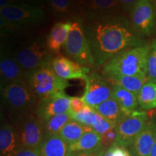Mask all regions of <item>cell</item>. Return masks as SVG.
<instances>
[{"mask_svg": "<svg viewBox=\"0 0 156 156\" xmlns=\"http://www.w3.org/2000/svg\"><path fill=\"white\" fill-rule=\"evenodd\" d=\"M15 156H41L40 151L31 149L20 150Z\"/></svg>", "mask_w": 156, "mask_h": 156, "instance_id": "cell-35", "label": "cell"}, {"mask_svg": "<svg viewBox=\"0 0 156 156\" xmlns=\"http://www.w3.org/2000/svg\"><path fill=\"white\" fill-rule=\"evenodd\" d=\"M91 127L95 132L102 135L112 129L116 127V125L102 115L95 112L93 117Z\"/></svg>", "mask_w": 156, "mask_h": 156, "instance_id": "cell-28", "label": "cell"}, {"mask_svg": "<svg viewBox=\"0 0 156 156\" xmlns=\"http://www.w3.org/2000/svg\"><path fill=\"white\" fill-rule=\"evenodd\" d=\"M122 5L119 0H90L81 18L83 20L108 19L121 16Z\"/></svg>", "mask_w": 156, "mask_h": 156, "instance_id": "cell-15", "label": "cell"}, {"mask_svg": "<svg viewBox=\"0 0 156 156\" xmlns=\"http://www.w3.org/2000/svg\"><path fill=\"white\" fill-rule=\"evenodd\" d=\"M90 0H72L75 13L83 16Z\"/></svg>", "mask_w": 156, "mask_h": 156, "instance_id": "cell-33", "label": "cell"}, {"mask_svg": "<svg viewBox=\"0 0 156 156\" xmlns=\"http://www.w3.org/2000/svg\"><path fill=\"white\" fill-rule=\"evenodd\" d=\"M93 130L90 126H87L71 120L64 126L59 135L69 145L77 142L87 132Z\"/></svg>", "mask_w": 156, "mask_h": 156, "instance_id": "cell-24", "label": "cell"}, {"mask_svg": "<svg viewBox=\"0 0 156 156\" xmlns=\"http://www.w3.org/2000/svg\"><path fill=\"white\" fill-rule=\"evenodd\" d=\"M112 156H132L129 150L116 144L112 146Z\"/></svg>", "mask_w": 156, "mask_h": 156, "instance_id": "cell-34", "label": "cell"}, {"mask_svg": "<svg viewBox=\"0 0 156 156\" xmlns=\"http://www.w3.org/2000/svg\"><path fill=\"white\" fill-rule=\"evenodd\" d=\"M13 56L25 74L38 68L51 65L53 54L50 53L46 40L42 37L29 39L12 50Z\"/></svg>", "mask_w": 156, "mask_h": 156, "instance_id": "cell-4", "label": "cell"}, {"mask_svg": "<svg viewBox=\"0 0 156 156\" xmlns=\"http://www.w3.org/2000/svg\"><path fill=\"white\" fill-rule=\"evenodd\" d=\"M70 101L71 97L64 93L38 100L35 114L43 122L46 123L54 116L69 112Z\"/></svg>", "mask_w": 156, "mask_h": 156, "instance_id": "cell-11", "label": "cell"}, {"mask_svg": "<svg viewBox=\"0 0 156 156\" xmlns=\"http://www.w3.org/2000/svg\"><path fill=\"white\" fill-rule=\"evenodd\" d=\"M51 67L56 75L64 80L72 79H86L90 67L77 63L69 57L58 55L54 58Z\"/></svg>", "mask_w": 156, "mask_h": 156, "instance_id": "cell-14", "label": "cell"}, {"mask_svg": "<svg viewBox=\"0 0 156 156\" xmlns=\"http://www.w3.org/2000/svg\"><path fill=\"white\" fill-rule=\"evenodd\" d=\"M85 80L86 86L82 98L87 106L94 108L112 98L113 85L103 75L93 72L87 75Z\"/></svg>", "mask_w": 156, "mask_h": 156, "instance_id": "cell-10", "label": "cell"}, {"mask_svg": "<svg viewBox=\"0 0 156 156\" xmlns=\"http://www.w3.org/2000/svg\"><path fill=\"white\" fill-rule=\"evenodd\" d=\"M20 151L16 129L7 122L0 128V156H15Z\"/></svg>", "mask_w": 156, "mask_h": 156, "instance_id": "cell-18", "label": "cell"}, {"mask_svg": "<svg viewBox=\"0 0 156 156\" xmlns=\"http://www.w3.org/2000/svg\"><path fill=\"white\" fill-rule=\"evenodd\" d=\"M87 105L84 102L82 98L78 97H71L70 101L69 113H77L83 111Z\"/></svg>", "mask_w": 156, "mask_h": 156, "instance_id": "cell-32", "label": "cell"}, {"mask_svg": "<svg viewBox=\"0 0 156 156\" xmlns=\"http://www.w3.org/2000/svg\"><path fill=\"white\" fill-rule=\"evenodd\" d=\"M103 156H112V147L106 150Z\"/></svg>", "mask_w": 156, "mask_h": 156, "instance_id": "cell-40", "label": "cell"}, {"mask_svg": "<svg viewBox=\"0 0 156 156\" xmlns=\"http://www.w3.org/2000/svg\"><path fill=\"white\" fill-rule=\"evenodd\" d=\"M137 100L142 109L156 108V83L148 80L138 93Z\"/></svg>", "mask_w": 156, "mask_h": 156, "instance_id": "cell-25", "label": "cell"}, {"mask_svg": "<svg viewBox=\"0 0 156 156\" xmlns=\"http://www.w3.org/2000/svg\"><path fill=\"white\" fill-rule=\"evenodd\" d=\"M40 154L41 156H69V145L59 134L46 136Z\"/></svg>", "mask_w": 156, "mask_h": 156, "instance_id": "cell-20", "label": "cell"}, {"mask_svg": "<svg viewBox=\"0 0 156 156\" xmlns=\"http://www.w3.org/2000/svg\"><path fill=\"white\" fill-rule=\"evenodd\" d=\"M1 87L13 82L25 81L26 74L13 56L9 47L2 45L0 59Z\"/></svg>", "mask_w": 156, "mask_h": 156, "instance_id": "cell-12", "label": "cell"}, {"mask_svg": "<svg viewBox=\"0 0 156 156\" xmlns=\"http://www.w3.org/2000/svg\"><path fill=\"white\" fill-rule=\"evenodd\" d=\"M71 120L69 112L58 114L51 118L45 123L46 136L59 134L64 126Z\"/></svg>", "mask_w": 156, "mask_h": 156, "instance_id": "cell-27", "label": "cell"}, {"mask_svg": "<svg viewBox=\"0 0 156 156\" xmlns=\"http://www.w3.org/2000/svg\"><path fill=\"white\" fill-rule=\"evenodd\" d=\"M106 150H101L99 151L90 152V153H72L69 156H103Z\"/></svg>", "mask_w": 156, "mask_h": 156, "instance_id": "cell-37", "label": "cell"}, {"mask_svg": "<svg viewBox=\"0 0 156 156\" xmlns=\"http://www.w3.org/2000/svg\"><path fill=\"white\" fill-rule=\"evenodd\" d=\"M122 5V9L126 11H132L134 5L137 0H119Z\"/></svg>", "mask_w": 156, "mask_h": 156, "instance_id": "cell-36", "label": "cell"}, {"mask_svg": "<svg viewBox=\"0 0 156 156\" xmlns=\"http://www.w3.org/2000/svg\"><path fill=\"white\" fill-rule=\"evenodd\" d=\"M112 98L116 101L127 116L135 112L136 107L139 105L137 95L116 85H113Z\"/></svg>", "mask_w": 156, "mask_h": 156, "instance_id": "cell-21", "label": "cell"}, {"mask_svg": "<svg viewBox=\"0 0 156 156\" xmlns=\"http://www.w3.org/2000/svg\"><path fill=\"white\" fill-rule=\"evenodd\" d=\"M63 47L65 54L72 60L85 67H95L80 17L72 22L69 36Z\"/></svg>", "mask_w": 156, "mask_h": 156, "instance_id": "cell-6", "label": "cell"}, {"mask_svg": "<svg viewBox=\"0 0 156 156\" xmlns=\"http://www.w3.org/2000/svg\"><path fill=\"white\" fill-rule=\"evenodd\" d=\"M29 1H30L33 5L37 6V5H41L43 2H44L45 0H29Z\"/></svg>", "mask_w": 156, "mask_h": 156, "instance_id": "cell-38", "label": "cell"}, {"mask_svg": "<svg viewBox=\"0 0 156 156\" xmlns=\"http://www.w3.org/2000/svg\"><path fill=\"white\" fill-rule=\"evenodd\" d=\"M1 98L10 124L14 126L35 114L38 101L26 81L13 82L1 87Z\"/></svg>", "mask_w": 156, "mask_h": 156, "instance_id": "cell-2", "label": "cell"}, {"mask_svg": "<svg viewBox=\"0 0 156 156\" xmlns=\"http://www.w3.org/2000/svg\"><path fill=\"white\" fill-rule=\"evenodd\" d=\"M117 132L116 127L113 128L109 131L101 135V144L104 150H108L112 146L116 143Z\"/></svg>", "mask_w": 156, "mask_h": 156, "instance_id": "cell-31", "label": "cell"}, {"mask_svg": "<svg viewBox=\"0 0 156 156\" xmlns=\"http://www.w3.org/2000/svg\"><path fill=\"white\" fill-rule=\"evenodd\" d=\"M134 28L146 36H150L154 25L153 7L151 0H137L131 11Z\"/></svg>", "mask_w": 156, "mask_h": 156, "instance_id": "cell-13", "label": "cell"}, {"mask_svg": "<svg viewBox=\"0 0 156 156\" xmlns=\"http://www.w3.org/2000/svg\"><path fill=\"white\" fill-rule=\"evenodd\" d=\"M25 81L38 100L64 93L68 85L67 81L56 75L51 65L38 68L27 73Z\"/></svg>", "mask_w": 156, "mask_h": 156, "instance_id": "cell-5", "label": "cell"}, {"mask_svg": "<svg viewBox=\"0 0 156 156\" xmlns=\"http://www.w3.org/2000/svg\"><path fill=\"white\" fill-rule=\"evenodd\" d=\"M93 109L110 122H112L116 126L121 121H122L127 116L123 112L119 105L112 98L101 103Z\"/></svg>", "mask_w": 156, "mask_h": 156, "instance_id": "cell-22", "label": "cell"}, {"mask_svg": "<svg viewBox=\"0 0 156 156\" xmlns=\"http://www.w3.org/2000/svg\"><path fill=\"white\" fill-rule=\"evenodd\" d=\"M0 17L21 30L41 24L46 19V14L38 6L17 4L0 9Z\"/></svg>", "mask_w": 156, "mask_h": 156, "instance_id": "cell-7", "label": "cell"}, {"mask_svg": "<svg viewBox=\"0 0 156 156\" xmlns=\"http://www.w3.org/2000/svg\"><path fill=\"white\" fill-rule=\"evenodd\" d=\"M121 16L83 20V29L95 67L103 66L122 51L135 46L136 38Z\"/></svg>", "mask_w": 156, "mask_h": 156, "instance_id": "cell-1", "label": "cell"}, {"mask_svg": "<svg viewBox=\"0 0 156 156\" xmlns=\"http://www.w3.org/2000/svg\"><path fill=\"white\" fill-rule=\"evenodd\" d=\"M95 111L93 108L88 106H85V108L81 112L77 113H69L71 119L83 125L90 126L92 125V119L94 116Z\"/></svg>", "mask_w": 156, "mask_h": 156, "instance_id": "cell-29", "label": "cell"}, {"mask_svg": "<svg viewBox=\"0 0 156 156\" xmlns=\"http://www.w3.org/2000/svg\"><path fill=\"white\" fill-rule=\"evenodd\" d=\"M150 156H156V137H155V142H154L153 149H152V151H151V155Z\"/></svg>", "mask_w": 156, "mask_h": 156, "instance_id": "cell-39", "label": "cell"}, {"mask_svg": "<svg viewBox=\"0 0 156 156\" xmlns=\"http://www.w3.org/2000/svg\"><path fill=\"white\" fill-rule=\"evenodd\" d=\"M151 46L129 48L108 60L102 68L106 78L129 75L147 77V58Z\"/></svg>", "mask_w": 156, "mask_h": 156, "instance_id": "cell-3", "label": "cell"}, {"mask_svg": "<svg viewBox=\"0 0 156 156\" xmlns=\"http://www.w3.org/2000/svg\"><path fill=\"white\" fill-rule=\"evenodd\" d=\"M48 7L57 18H64L75 13L72 0H48Z\"/></svg>", "mask_w": 156, "mask_h": 156, "instance_id": "cell-26", "label": "cell"}, {"mask_svg": "<svg viewBox=\"0 0 156 156\" xmlns=\"http://www.w3.org/2000/svg\"><path fill=\"white\" fill-rule=\"evenodd\" d=\"M20 1H22V2H25V3H28V4H31V5H33L32 3L30 2V1H29V0H20Z\"/></svg>", "mask_w": 156, "mask_h": 156, "instance_id": "cell-41", "label": "cell"}, {"mask_svg": "<svg viewBox=\"0 0 156 156\" xmlns=\"http://www.w3.org/2000/svg\"><path fill=\"white\" fill-rule=\"evenodd\" d=\"M148 122L145 112H135L126 116L116 126L117 132L116 145L129 148Z\"/></svg>", "mask_w": 156, "mask_h": 156, "instance_id": "cell-9", "label": "cell"}, {"mask_svg": "<svg viewBox=\"0 0 156 156\" xmlns=\"http://www.w3.org/2000/svg\"><path fill=\"white\" fill-rule=\"evenodd\" d=\"M113 85H116L137 95L143 85L148 81L147 77L122 75L106 78Z\"/></svg>", "mask_w": 156, "mask_h": 156, "instance_id": "cell-23", "label": "cell"}, {"mask_svg": "<svg viewBox=\"0 0 156 156\" xmlns=\"http://www.w3.org/2000/svg\"><path fill=\"white\" fill-rule=\"evenodd\" d=\"M156 137V122L150 121L128 148L132 156H150Z\"/></svg>", "mask_w": 156, "mask_h": 156, "instance_id": "cell-16", "label": "cell"}, {"mask_svg": "<svg viewBox=\"0 0 156 156\" xmlns=\"http://www.w3.org/2000/svg\"><path fill=\"white\" fill-rule=\"evenodd\" d=\"M72 22H58L51 28L46 39V44L50 53L53 55L59 54L62 46L67 41Z\"/></svg>", "mask_w": 156, "mask_h": 156, "instance_id": "cell-17", "label": "cell"}, {"mask_svg": "<svg viewBox=\"0 0 156 156\" xmlns=\"http://www.w3.org/2000/svg\"><path fill=\"white\" fill-rule=\"evenodd\" d=\"M20 150L31 149L40 151L45 137V123L36 114H30L16 126Z\"/></svg>", "mask_w": 156, "mask_h": 156, "instance_id": "cell-8", "label": "cell"}, {"mask_svg": "<svg viewBox=\"0 0 156 156\" xmlns=\"http://www.w3.org/2000/svg\"><path fill=\"white\" fill-rule=\"evenodd\" d=\"M148 80L156 83V39L152 42L147 58Z\"/></svg>", "mask_w": 156, "mask_h": 156, "instance_id": "cell-30", "label": "cell"}, {"mask_svg": "<svg viewBox=\"0 0 156 156\" xmlns=\"http://www.w3.org/2000/svg\"><path fill=\"white\" fill-rule=\"evenodd\" d=\"M103 149L101 144V135L94 130L87 132L77 142L69 145V153H90Z\"/></svg>", "mask_w": 156, "mask_h": 156, "instance_id": "cell-19", "label": "cell"}]
</instances>
